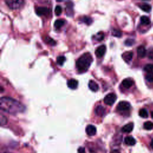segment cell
Instances as JSON below:
<instances>
[{
  "label": "cell",
  "instance_id": "6da1fadb",
  "mask_svg": "<svg viewBox=\"0 0 153 153\" xmlns=\"http://www.w3.org/2000/svg\"><path fill=\"white\" fill-rule=\"evenodd\" d=\"M0 108L4 112L16 114L25 111V106L19 101L8 97H2L0 99Z\"/></svg>",
  "mask_w": 153,
  "mask_h": 153
},
{
  "label": "cell",
  "instance_id": "7a4b0ae2",
  "mask_svg": "<svg viewBox=\"0 0 153 153\" xmlns=\"http://www.w3.org/2000/svg\"><path fill=\"white\" fill-rule=\"evenodd\" d=\"M92 61L93 57L90 53H85L82 54L76 62V68L77 71L79 73L85 72L89 68Z\"/></svg>",
  "mask_w": 153,
  "mask_h": 153
},
{
  "label": "cell",
  "instance_id": "3957f363",
  "mask_svg": "<svg viewBox=\"0 0 153 153\" xmlns=\"http://www.w3.org/2000/svg\"><path fill=\"white\" fill-rule=\"evenodd\" d=\"M5 3L8 5V7L11 9H17L20 8L24 3L23 1L19 0V1H11L8 0L5 1Z\"/></svg>",
  "mask_w": 153,
  "mask_h": 153
},
{
  "label": "cell",
  "instance_id": "277c9868",
  "mask_svg": "<svg viewBox=\"0 0 153 153\" xmlns=\"http://www.w3.org/2000/svg\"><path fill=\"white\" fill-rule=\"evenodd\" d=\"M117 99V96L114 93H108L104 97V102L108 105H112Z\"/></svg>",
  "mask_w": 153,
  "mask_h": 153
},
{
  "label": "cell",
  "instance_id": "5b68a950",
  "mask_svg": "<svg viewBox=\"0 0 153 153\" xmlns=\"http://www.w3.org/2000/svg\"><path fill=\"white\" fill-rule=\"evenodd\" d=\"M130 108V104L126 101H121L118 103L117 109L120 111H126Z\"/></svg>",
  "mask_w": 153,
  "mask_h": 153
},
{
  "label": "cell",
  "instance_id": "8992f818",
  "mask_svg": "<svg viewBox=\"0 0 153 153\" xmlns=\"http://www.w3.org/2000/svg\"><path fill=\"white\" fill-rule=\"evenodd\" d=\"M105 51H106V46L105 45H101L96 48L95 51V54L97 57H101L105 54Z\"/></svg>",
  "mask_w": 153,
  "mask_h": 153
},
{
  "label": "cell",
  "instance_id": "52a82bcc",
  "mask_svg": "<svg viewBox=\"0 0 153 153\" xmlns=\"http://www.w3.org/2000/svg\"><path fill=\"white\" fill-rule=\"evenodd\" d=\"M85 131L88 136H94L96 133V128L93 125L89 124L86 127Z\"/></svg>",
  "mask_w": 153,
  "mask_h": 153
},
{
  "label": "cell",
  "instance_id": "ba28073f",
  "mask_svg": "<svg viewBox=\"0 0 153 153\" xmlns=\"http://www.w3.org/2000/svg\"><path fill=\"white\" fill-rule=\"evenodd\" d=\"M133 53L131 51H127L123 54L122 57L126 63H129L133 57Z\"/></svg>",
  "mask_w": 153,
  "mask_h": 153
},
{
  "label": "cell",
  "instance_id": "9c48e42d",
  "mask_svg": "<svg viewBox=\"0 0 153 153\" xmlns=\"http://www.w3.org/2000/svg\"><path fill=\"white\" fill-rule=\"evenodd\" d=\"M48 9L47 7H38L36 8L35 12L37 15L38 16H42L47 14L48 13Z\"/></svg>",
  "mask_w": 153,
  "mask_h": 153
},
{
  "label": "cell",
  "instance_id": "30bf717a",
  "mask_svg": "<svg viewBox=\"0 0 153 153\" xmlns=\"http://www.w3.org/2000/svg\"><path fill=\"white\" fill-rule=\"evenodd\" d=\"M133 126H134V125H133V123H128L122 127L121 131L124 133H130L133 130Z\"/></svg>",
  "mask_w": 153,
  "mask_h": 153
},
{
  "label": "cell",
  "instance_id": "8fae6325",
  "mask_svg": "<svg viewBox=\"0 0 153 153\" xmlns=\"http://www.w3.org/2000/svg\"><path fill=\"white\" fill-rule=\"evenodd\" d=\"M95 113L98 116L102 117L105 114V109L102 105H98L95 109Z\"/></svg>",
  "mask_w": 153,
  "mask_h": 153
},
{
  "label": "cell",
  "instance_id": "7c38bea8",
  "mask_svg": "<svg viewBox=\"0 0 153 153\" xmlns=\"http://www.w3.org/2000/svg\"><path fill=\"white\" fill-rule=\"evenodd\" d=\"M137 56L140 58H143L145 55H146V50L144 46L140 45L138 47L137 49Z\"/></svg>",
  "mask_w": 153,
  "mask_h": 153
},
{
  "label": "cell",
  "instance_id": "4fadbf2b",
  "mask_svg": "<svg viewBox=\"0 0 153 153\" xmlns=\"http://www.w3.org/2000/svg\"><path fill=\"white\" fill-rule=\"evenodd\" d=\"M133 84V81L130 78H126L122 81V85L126 88H129Z\"/></svg>",
  "mask_w": 153,
  "mask_h": 153
},
{
  "label": "cell",
  "instance_id": "5bb4252c",
  "mask_svg": "<svg viewBox=\"0 0 153 153\" xmlns=\"http://www.w3.org/2000/svg\"><path fill=\"white\" fill-rule=\"evenodd\" d=\"M68 86L71 89H76L78 86V81L75 79H70L67 82Z\"/></svg>",
  "mask_w": 153,
  "mask_h": 153
},
{
  "label": "cell",
  "instance_id": "9a60e30c",
  "mask_svg": "<svg viewBox=\"0 0 153 153\" xmlns=\"http://www.w3.org/2000/svg\"><path fill=\"white\" fill-rule=\"evenodd\" d=\"M88 87L93 91H96L99 90L98 84L93 80H90L88 82Z\"/></svg>",
  "mask_w": 153,
  "mask_h": 153
},
{
  "label": "cell",
  "instance_id": "2e32d148",
  "mask_svg": "<svg viewBox=\"0 0 153 153\" xmlns=\"http://www.w3.org/2000/svg\"><path fill=\"white\" fill-rule=\"evenodd\" d=\"M124 142H125L126 144H127L128 145L132 146V145H135L136 140L133 137L129 136H127V137H125Z\"/></svg>",
  "mask_w": 153,
  "mask_h": 153
},
{
  "label": "cell",
  "instance_id": "e0dca14e",
  "mask_svg": "<svg viewBox=\"0 0 153 153\" xmlns=\"http://www.w3.org/2000/svg\"><path fill=\"white\" fill-rule=\"evenodd\" d=\"M65 21L63 19H57L54 22V26L57 29H59L65 24Z\"/></svg>",
  "mask_w": 153,
  "mask_h": 153
},
{
  "label": "cell",
  "instance_id": "ac0fdd59",
  "mask_svg": "<svg viewBox=\"0 0 153 153\" xmlns=\"http://www.w3.org/2000/svg\"><path fill=\"white\" fill-rule=\"evenodd\" d=\"M139 7L145 12H149L151 10V6L148 4H141Z\"/></svg>",
  "mask_w": 153,
  "mask_h": 153
},
{
  "label": "cell",
  "instance_id": "d6986e66",
  "mask_svg": "<svg viewBox=\"0 0 153 153\" xmlns=\"http://www.w3.org/2000/svg\"><path fill=\"white\" fill-rule=\"evenodd\" d=\"M140 22L143 25H148L151 23V21L149 17L146 16H143L140 17Z\"/></svg>",
  "mask_w": 153,
  "mask_h": 153
},
{
  "label": "cell",
  "instance_id": "ffe728a7",
  "mask_svg": "<svg viewBox=\"0 0 153 153\" xmlns=\"http://www.w3.org/2000/svg\"><path fill=\"white\" fill-rule=\"evenodd\" d=\"M80 20L87 25H90L92 23V19L88 16H83L80 19Z\"/></svg>",
  "mask_w": 153,
  "mask_h": 153
},
{
  "label": "cell",
  "instance_id": "44dd1931",
  "mask_svg": "<svg viewBox=\"0 0 153 153\" xmlns=\"http://www.w3.org/2000/svg\"><path fill=\"white\" fill-rule=\"evenodd\" d=\"M139 115L140 117H141L142 118H147L148 116V113L146 109L142 108V109H140V111L139 112Z\"/></svg>",
  "mask_w": 153,
  "mask_h": 153
},
{
  "label": "cell",
  "instance_id": "7402d4cb",
  "mask_svg": "<svg viewBox=\"0 0 153 153\" xmlns=\"http://www.w3.org/2000/svg\"><path fill=\"white\" fill-rule=\"evenodd\" d=\"M104 36H105V35H104V33L103 32H99L95 35V39H96V40H97L98 41H101L103 39Z\"/></svg>",
  "mask_w": 153,
  "mask_h": 153
},
{
  "label": "cell",
  "instance_id": "603a6c76",
  "mask_svg": "<svg viewBox=\"0 0 153 153\" xmlns=\"http://www.w3.org/2000/svg\"><path fill=\"white\" fill-rule=\"evenodd\" d=\"M143 127L146 130H151L153 128V123L151 121H146L143 124Z\"/></svg>",
  "mask_w": 153,
  "mask_h": 153
},
{
  "label": "cell",
  "instance_id": "cb8c5ba5",
  "mask_svg": "<svg viewBox=\"0 0 153 153\" xmlns=\"http://www.w3.org/2000/svg\"><path fill=\"white\" fill-rule=\"evenodd\" d=\"M66 60V58L64 56H59L57 57L56 61H57V63L59 65H62L65 61Z\"/></svg>",
  "mask_w": 153,
  "mask_h": 153
},
{
  "label": "cell",
  "instance_id": "d4e9b609",
  "mask_svg": "<svg viewBox=\"0 0 153 153\" xmlns=\"http://www.w3.org/2000/svg\"><path fill=\"white\" fill-rule=\"evenodd\" d=\"M144 70L148 73H153V65L147 64L145 66Z\"/></svg>",
  "mask_w": 153,
  "mask_h": 153
},
{
  "label": "cell",
  "instance_id": "484cf974",
  "mask_svg": "<svg viewBox=\"0 0 153 153\" xmlns=\"http://www.w3.org/2000/svg\"><path fill=\"white\" fill-rule=\"evenodd\" d=\"M112 34L113 36H115L116 37H121L122 35L121 32L117 29H113L112 30Z\"/></svg>",
  "mask_w": 153,
  "mask_h": 153
},
{
  "label": "cell",
  "instance_id": "4316f807",
  "mask_svg": "<svg viewBox=\"0 0 153 153\" xmlns=\"http://www.w3.org/2000/svg\"><path fill=\"white\" fill-rule=\"evenodd\" d=\"M45 41H46V42L47 44H49L50 45H54L56 44V41L54 39H53L52 38H51L50 37H49V36H47L45 38Z\"/></svg>",
  "mask_w": 153,
  "mask_h": 153
},
{
  "label": "cell",
  "instance_id": "83f0119b",
  "mask_svg": "<svg viewBox=\"0 0 153 153\" xmlns=\"http://www.w3.org/2000/svg\"><path fill=\"white\" fill-rule=\"evenodd\" d=\"M62 8L61 6H60V5H57V6L55 7L54 13H55L56 15H57V16L60 15V14L62 13Z\"/></svg>",
  "mask_w": 153,
  "mask_h": 153
},
{
  "label": "cell",
  "instance_id": "f1b7e54d",
  "mask_svg": "<svg viewBox=\"0 0 153 153\" xmlns=\"http://www.w3.org/2000/svg\"><path fill=\"white\" fill-rule=\"evenodd\" d=\"M124 44L127 46H131L134 44V40L133 39H127L125 41Z\"/></svg>",
  "mask_w": 153,
  "mask_h": 153
},
{
  "label": "cell",
  "instance_id": "f546056e",
  "mask_svg": "<svg viewBox=\"0 0 153 153\" xmlns=\"http://www.w3.org/2000/svg\"><path fill=\"white\" fill-rule=\"evenodd\" d=\"M145 78L148 81L153 82V73H148L145 76Z\"/></svg>",
  "mask_w": 153,
  "mask_h": 153
},
{
  "label": "cell",
  "instance_id": "4dcf8cb0",
  "mask_svg": "<svg viewBox=\"0 0 153 153\" xmlns=\"http://www.w3.org/2000/svg\"><path fill=\"white\" fill-rule=\"evenodd\" d=\"M7 123V118L5 117H4V115H1V125H4L5 124Z\"/></svg>",
  "mask_w": 153,
  "mask_h": 153
},
{
  "label": "cell",
  "instance_id": "1f68e13d",
  "mask_svg": "<svg viewBox=\"0 0 153 153\" xmlns=\"http://www.w3.org/2000/svg\"><path fill=\"white\" fill-rule=\"evenodd\" d=\"M78 153H85V149L83 147H79L78 149Z\"/></svg>",
  "mask_w": 153,
  "mask_h": 153
},
{
  "label": "cell",
  "instance_id": "d6a6232c",
  "mask_svg": "<svg viewBox=\"0 0 153 153\" xmlns=\"http://www.w3.org/2000/svg\"><path fill=\"white\" fill-rule=\"evenodd\" d=\"M148 58L149 59H153V51H150L148 53Z\"/></svg>",
  "mask_w": 153,
  "mask_h": 153
},
{
  "label": "cell",
  "instance_id": "836d02e7",
  "mask_svg": "<svg viewBox=\"0 0 153 153\" xmlns=\"http://www.w3.org/2000/svg\"><path fill=\"white\" fill-rule=\"evenodd\" d=\"M111 153H119V152H118V150H114Z\"/></svg>",
  "mask_w": 153,
  "mask_h": 153
},
{
  "label": "cell",
  "instance_id": "e575fe53",
  "mask_svg": "<svg viewBox=\"0 0 153 153\" xmlns=\"http://www.w3.org/2000/svg\"><path fill=\"white\" fill-rule=\"evenodd\" d=\"M151 146L153 148V139L151 140Z\"/></svg>",
  "mask_w": 153,
  "mask_h": 153
},
{
  "label": "cell",
  "instance_id": "d590c367",
  "mask_svg": "<svg viewBox=\"0 0 153 153\" xmlns=\"http://www.w3.org/2000/svg\"><path fill=\"white\" fill-rule=\"evenodd\" d=\"M151 117L153 118V111L151 112Z\"/></svg>",
  "mask_w": 153,
  "mask_h": 153
}]
</instances>
